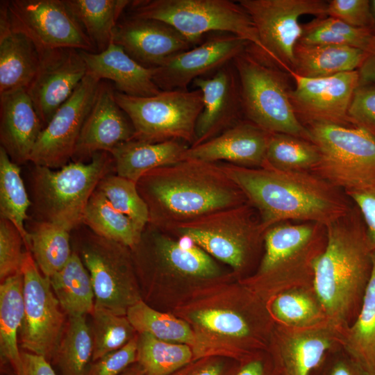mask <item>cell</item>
Wrapping results in <instances>:
<instances>
[{
	"mask_svg": "<svg viewBox=\"0 0 375 375\" xmlns=\"http://www.w3.org/2000/svg\"><path fill=\"white\" fill-rule=\"evenodd\" d=\"M24 317L19 333L22 350L51 362L64 333L66 314L51 285L26 249L22 267Z\"/></svg>",
	"mask_w": 375,
	"mask_h": 375,
	"instance_id": "14",
	"label": "cell"
},
{
	"mask_svg": "<svg viewBox=\"0 0 375 375\" xmlns=\"http://www.w3.org/2000/svg\"><path fill=\"white\" fill-rule=\"evenodd\" d=\"M194 360L192 349L164 341L147 333H138L137 362L145 375H170Z\"/></svg>",
	"mask_w": 375,
	"mask_h": 375,
	"instance_id": "41",
	"label": "cell"
},
{
	"mask_svg": "<svg viewBox=\"0 0 375 375\" xmlns=\"http://www.w3.org/2000/svg\"><path fill=\"white\" fill-rule=\"evenodd\" d=\"M249 44L231 33L215 35L155 68L154 82L162 91L188 90L196 78L213 74L231 62Z\"/></svg>",
	"mask_w": 375,
	"mask_h": 375,
	"instance_id": "21",
	"label": "cell"
},
{
	"mask_svg": "<svg viewBox=\"0 0 375 375\" xmlns=\"http://www.w3.org/2000/svg\"><path fill=\"white\" fill-rule=\"evenodd\" d=\"M92 43L101 52L112 43L114 30L131 1L65 0Z\"/></svg>",
	"mask_w": 375,
	"mask_h": 375,
	"instance_id": "35",
	"label": "cell"
},
{
	"mask_svg": "<svg viewBox=\"0 0 375 375\" xmlns=\"http://www.w3.org/2000/svg\"><path fill=\"white\" fill-rule=\"evenodd\" d=\"M11 28L28 38L40 55L62 48L96 52L65 0L1 1Z\"/></svg>",
	"mask_w": 375,
	"mask_h": 375,
	"instance_id": "15",
	"label": "cell"
},
{
	"mask_svg": "<svg viewBox=\"0 0 375 375\" xmlns=\"http://www.w3.org/2000/svg\"><path fill=\"white\" fill-rule=\"evenodd\" d=\"M84 227L76 228L74 251L90 273L94 306L126 315L142 299L131 248Z\"/></svg>",
	"mask_w": 375,
	"mask_h": 375,
	"instance_id": "11",
	"label": "cell"
},
{
	"mask_svg": "<svg viewBox=\"0 0 375 375\" xmlns=\"http://www.w3.org/2000/svg\"><path fill=\"white\" fill-rule=\"evenodd\" d=\"M327 242L326 226L285 222L268 228L255 272L238 279L267 303L285 291L312 287L314 266Z\"/></svg>",
	"mask_w": 375,
	"mask_h": 375,
	"instance_id": "6",
	"label": "cell"
},
{
	"mask_svg": "<svg viewBox=\"0 0 375 375\" xmlns=\"http://www.w3.org/2000/svg\"><path fill=\"white\" fill-rule=\"evenodd\" d=\"M93 340L85 316L68 317L53 358L60 375H85L92 360Z\"/></svg>",
	"mask_w": 375,
	"mask_h": 375,
	"instance_id": "40",
	"label": "cell"
},
{
	"mask_svg": "<svg viewBox=\"0 0 375 375\" xmlns=\"http://www.w3.org/2000/svg\"><path fill=\"white\" fill-rule=\"evenodd\" d=\"M83 224L95 234L131 249L138 243L144 228L115 208L97 188L87 204Z\"/></svg>",
	"mask_w": 375,
	"mask_h": 375,
	"instance_id": "36",
	"label": "cell"
},
{
	"mask_svg": "<svg viewBox=\"0 0 375 375\" xmlns=\"http://www.w3.org/2000/svg\"><path fill=\"white\" fill-rule=\"evenodd\" d=\"M343 336L328 321L306 328L276 323L268 351L280 375H311L329 354L342 349Z\"/></svg>",
	"mask_w": 375,
	"mask_h": 375,
	"instance_id": "19",
	"label": "cell"
},
{
	"mask_svg": "<svg viewBox=\"0 0 375 375\" xmlns=\"http://www.w3.org/2000/svg\"><path fill=\"white\" fill-rule=\"evenodd\" d=\"M358 208L365 224L369 245L375 249V181L345 192Z\"/></svg>",
	"mask_w": 375,
	"mask_h": 375,
	"instance_id": "50",
	"label": "cell"
},
{
	"mask_svg": "<svg viewBox=\"0 0 375 375\" xmlns=\"http://www.w3.org/2000/svg\"><path fill=\"white\" fill-rule=\"evenodd\" d=\"M327 16L338 19L351 26L369 29L374 32V20L368 0L328 1Z\"/></svg>",
	"mask_w": 375,
	"mask_h": 375,
	"instance_id": "48",
	"label": "cell"
},
{
	"mask_svg": "<svg viewBox=\"0 0 375 375\" xmlns=\"http://www.w3.org/2000/svg\"><path fill=\"white\" fill-rule=\"evenodd\" d=\"M131 250L142 300L159 310L170 311L199 290L238 280L189 240L149 224Z\"/></svg>",
	"mask_w": 375,
	"mask_h": 375,
	"instance_id": "2",
	"label": "cell"
},
{
	"mask_svg": "<svg viewBox=\"0 0 375 375\" xmlns=\"http://www.w3.org/2000/svg\"><path fill=\"white\" fill-rule=\"evenodd\" d=\"M24 239L9 220L0 218V281L22 272L26 254Z\"/></svg>",
	"mask_w": 375,
	"mask_h": 375,
	"instance_id": "46",
	"label": "cell"
},
{
	"mask_svg": "<svg viewBox=\"0 0 375 375\" xmlns=\"http://www.w3.org/2000/svg\"><path fill=\"white\" fill-rule=\"evenodd\" d=\"M101 81L87 73L72 96L44 127L32 150L29 162L53 169L69 162Z\"/></svg>",
	"mask_w": 375,
	"mask_h": 375,
	"instance_id": "17",
	"label": "cell"
},
{
	"mask_svg": "<svg viewBox=\"0 0 375 375\" xmlns=\"http://www.w3.org/2000/svg\"><path fill=\"white\" fill-rule=\"evenodd\" d=\"M219 163L256 210L265 231L290 221L326 226L353 207L343 190L311 172L283 171L267 165L249 168Z\"/></svg>",
	"mask_w": 375,
	"mask_h": 375,
	"instance_id": "3",
	"label": "cell"
},
{
	"mask_svg": "<svg viewBox=\"0 0 375 375\" xmlns=\"http://www.w3.org/2000/svg\"><path fill=\"white\" fill-rule=\"evenodd\" d=\"M348 116L352 126L363 128L375 136V83L358 85Z\"/></svg>",
	"mask_w": 375,
	"mask_h": 375,
	"instance_id": "47",
	"label": "cell"
},
{
	"mask_svg": "<svg viewBox=\"0 0 375 375\" xmlns=\"http://www.w3.org/2000/svg\"><path fill=\"white\" fill-rule=\"evenodd\" d=\"M371 12L374 20V33H375V0L369 1Z\"/></svg>",
	"mask_w": 375,
	"mask_h": 375,
	"instance_id": "57",
	"label": "cell"
},
{
	"mask_svg": "<svg viewBox=\"0 0 375 375\" xmlns=\"http://www.w3.org/2000/svg\"><path fill=\"white\" fill-rule=\"evenodd\" d=\"M24 317L23 275L22 272L0 284L1 374L16 375L22 359L19 333Z\"/></svg>",
	"mask_w": 375,
	"mask_h": 375,
	"instance_id": "30",
	"label": "cell"
},
{
	"mask_svg": "<svg viewBox=\"0 0 375 375\" xmlns=\"http://www.w3.org/2000/svg\"><path fill=\"white\" fill-rule=\"evenodd\" d=\"M367 54L362 50L347 46L308 44L298 42L294 47L292 73L315 78L358 70Z\"/></svg>",
	"mask_w": 375,
	"mask_h": 375,
	"instance_id": "31",
	"label": "cell"
},
{
	"mask_svg": "<svg viewBox=\"0 0 375 375\" xmlns=\"http://www.w3.org/2000/svg\"><path fill=\"white\" fill-rule=\"evenodd\" d=\"M40 55L33 42L13 31L3 3L0 6V94L25 89L36 75Z\"/></svg>",
	"mask_w": 375,
	"mask_h": 375,
	"instance_id": "28",
	"label": "cell"
},
{
	"mask_svg": "<svg viewBox=\"0 0 375 375\" xmlns=\"http://www.w3.org/2000/svg\"><path fill=\"white\" fill-rule=\"evenodd\" d=\"M189 147L181 140L151 143L131 140L119 144L109 153L116 174L137 183L151 170L181 161Z\"/></svg>",
	"mask_w": 375,
	"mask_h": 375,
	"instance_id": "29",
	"label": "cell"
},
{
	"mask_svg": "<svg viewBox=\"0 0 375 375\" xmlns=\"http://www.w3.org/2000/svg\"><path fill=\"white\" fill-rule=\"evenodd\" d=\"M192 83L202 92L203 108L190 147L219 135L242 121L244 115L240 81L233 61L211 76L197 78Z\"/></svg>",
	"mask_w": 375,
	"mask_h": 375,
	"instance_id": "23",
	"label": "cell"
},
{
	"mask_svg": "<svg viewBox=\"0 0 375 375\" xmlns=\"http://www.w3.org/2000/svg\"><path fill=\"white\" fill-rule=\"evenodd\" d=\"M90 324L93 340L92 360L116 351L138 334L126 315H119L94 306Z\"/></svg>",
	"mask_w": 375,
	"mask_h": 375,
	"instance_id": "44",
	"label": "cell"
},
{
	"mask_svg": "<svg viewBox=\"0 0 375 375\" xmlns=\"http://www.w3.org/2000/svg\"><path fill=\"white\" fill-rule=\"evenodd\" d=\"M269 134L251 122L242 120L215 138L189 147L182 160L222 162L244 167H262L266 160Z\"/></svg>",
	"mask_w": 375,
	"mask_h": 375,
	"instance_id": "25",
	"label": "cell"
},
{
	"mask_svg": "<svg viewBox=\"0 0 375 375\" xmlns=\"http://www.w3.org/2000/svg\"><path fill=\"white\" fill-rule=\"evenodd\" d=\"M359 84L375 83V47L358 69Z\"/></svg>",
	"mask_w": 375,
	"mask_h": 375,
	"instance_id": "55",
	"label": "cell"
},
{
	"mask_svg": "<svg viewBox=\"0 0 375 375\" xmlns=\"http://www.w3.org/2000/svg\"><path fill=\"white\" fill-rule=\"evenodd\" d=\"M163 231L189 240L228 267L238 280L255 272L263 253L265 231L247 202Z\"/></svg>",
	"mask_w": 375,
	"mask_h": 375,
	"instance_id": "7",
	"label": "cell"
},
{
	"mask_svg": "<svg viewBox=\"0 0 375 375\" xmlns=\"http://www.w3.org/2000/svg\"><path fill=\"white\" fill-rule=\"evenodd\" d=\"M44 125L25 89L0 94V142L20 165L29 161Z\"/></svg>",
	"mask_w": 375,
	"mask_h": 375,
	"instance_id": "26",
	"label": "cell"
},
{
	"mask_svg": "<svg viewBox=\"0 0 375 375\" xmlns=\"http://www.w3.org/2000/svg\"><path fill=\"white\" fill-rule=\"evenodd\" d=\"M372 270L359 313L344 332L342 350L369 375H375V249Z\"/></svg>",
	"mask_w": 375,
	"mask_h": 375,
	"instance_id": "34",
	"label": "cell"
},
{
	"mask_svg": "<svg viewBox=\"0 0 375 375\" xmlns=\"http://www.w3.org/2000/svg\"><path fill=\"white\" fill-rule=\"evenodd\" d=\"M240 362L219 356L196 359L170 375H235Z\"/></svg>",
	"mask_w": 375,
	"mask_h": 375,
	"instance_id": "51",
	"label": "cell"
},
{
	"mask_svg": "<svg viewBox=\"0 0 375 375\" xmlns=\"http://www.w3.org/2000/svg\"><path fill=\"white\" fill-rule=\"evenodd\" d=\"M267 304L276 323L288 327L306 328L328 321L312 287L285 291Z\"/></svg>",
	"mask_w": 375,
	"mask_h": 375,
	"instance_id": "39",
	"label": "cell"
},
{
	"mask_svg": "<svg viewBox=\"0 0 375 375\" xmlns=\"http://www.w3.org/2000/svg\"><path fill=\"white\" fill-rule=\"evenodd\" d=\"M319 160L313 142L285 133L269 134L265 165L283 171L311 172Z\"/></svg>",
	"mask_w": 375,
	"mask_h": 375,
	"instance_id": "43",
	"label": "cell"
},
{
	"mask_svg": "<svg viewBox=\"0 0 375 375\" xmlns=\"http://www.w3.org/2000/svg\"><path fill=\"white\" fill-rule=\"evenodd\" d=\"M87 73L81 50L62 48L40 54L38 72L26 90L44 126Z\"/></svg>",
	"mask_w": 375,
	"mask_h": 375,
	"instance_id": "20",
	"label": "cell"
},
{
	"mask_svg": "<svg viewBox=\"0 0 375 375\" xmlns=\"http://www.w3.org/2000/svg\"><path fill=\"white\" fill-rule=\"evenodd\" d=\"M126 317L138 333H147L155 338L190 346L194 360L201 357L202 344L193 328L170 312L153 308L142 299L130 307Z\"/></svg>",
	"mask_w": 375,
	"mask_h": 375,
	"instance_id": "32",
	"label": "cell"
},
{
	"mask_svg": "<svg viewBox=\"0 0 375 375\" xmlns=\"http://www.w3.org/2000/svg\"><path fill=\"white\" fill-rule=\"evenodd\" d=\"M251 17L266 56L289 74L294 69V51L302 34L301 16H327L323 0H240Z\"/></svg>",
	"mask_w": 375,
	"mask_h": 375,
	"instance_id": "16",
	"label": "cell"
},
{
	"mask_svg": "<svg viewBox=\"0 0 375 375\" xmlns=\"http://www.w3.org/2000/svg\"><path fill=\"white\" fill-rule=\"evenodd\" d=\"M115 171L111 153L101 151L88 162L72 161L53 169L34 165L31 172V206L35 220L69 231L83 224L84 212L99 183Z\"/></svg>",
	"mask_w": 375,
	"mask_h": 375,
	"instance_id": "8",
	"label": "cell"
},
{
	"mask_svg": "<svg viewBox=\"0 0 375 375\" xmlns=\"http://www.w3.org/2000/svg\"><path fill=\"white\" fill-rule=\"evenodd\" d=\"M1 375H6V374H1Z\"/></svg>",
	"mask_w": 375,
	"mask_h": 375,
	"instance_id": "58",
	"label": "cell"
},
{
	"mask_svg": "<svg viewBox=\"0 0 375 375\" xmlns=\"http://www.w3.org/2000/svg\"><path fill=\"white\" fill-rule=\"evenodd\" d=\"M127 15L161 21L197 44L208 32L238 36L265 55L255 24L245 9L229 0H134Z\"/></svg>",
	"mask_w": 375,
	"mask_h": 375,
	"instance_id": "10",
	"label": "cell"
},
{
	"mask_svg": "<svg viewBox=\"0 0 375 375\" xmlns=\"http://www.w3.org/2000/svg\"><path fill=\"white\" fill-rule=\"evenodd\" d=\"M115 98L133 124V140L151 143L181 140L190 147L194 144L197 122L203 108L199 89L161 91L147 97L115 90Z\"/></svg>",
	"mask_w": 375,
	"mask_h": 375,
	"instance_id": "12",
	"label": "cell"
},
{
	"mask_svg": "<svg viewBox=\"0 0 375 375\" xmlns=\"http://www.w3.org/2000/svg\"><path fill=\"white\" fill-rule=\"evenodd\" d=\"M22 367L16 375H57L44 357L21 350Z\"/></svg>",
	"mask_w": 375,
	"mask_h": 375,
	"instance_id": "54",
	"label": "cell"
},
{
	"mask_svg": "<svg viewBox=\"0 0 375 375\" xmlns=\"http://www.w3.org/2000/svg\"><path fill=\"white\" fill-rule=\"evenodd\" d=\"M112 42L142 65L156 68L174 56L194 47L168 24L127 15L117 23Z\"/></svg>",
	"mask_w": 375,
	"mask_h": 375,
	"instance_id": "22",
	"label": "cell"
},
{
	"mask_svg": "<svg viewBox=\"0 0 375 375\" xmlns=\"http://www.w3.org/2000/svg\"><path fill=\"white\" fill-rule=\"evenodd\" d=\"M49 280L68 317L92 314L95 303L93 285L88 270L76 251L73 250L67 264Z\"/></svg>",
	"mask_w": 375,
	"mask_h": 375,
	"instance_id": "33",
	"label": "cell"
},
{
	"mask_svg": "<svg viewBox=\"0 0 375 375\" xmlns=\"http://www.w3.org/2000/svg\"><path fill=\"white\" fill-rule=\"evenodd\" d=\"M319 160L311 172L344 192L375 181V136L356 126L307 127Z\"/></svg>",
	"mask_w": 375,
	"mask_h": 375,
	"instance_id": "13",
	"label": "cell"
},
{
	"mask_svg": "<svg viewBox=\"0 0 375 375\" xmlns=\"http://www.w3.org/2000/svg\"><path fill=\"white\" fill-rule=\"evenodd\" d=\"M137 344L138 334L122 348L92 361L85 375H119L137 361Z\"/></svg>",
	"mask_w": 375,
	"mask_h": 375,
	"instance_id": "49",
	"label": "cell"
},
{
	"mask_svg": "<svg viewBox=\"0 0 375 375\" xmlns=\"http://www.w3.org/2000/svg\"><path fill=\"white\" fill-rule=\"evenodd\" d=\"M167 312L193 328L202 344L201 358L241 362L268 351L276 326L268 304L239 280L199 290Z\"/></svg>",
	"mask_w": 375,
	"mask_h": 375,
	"instance_id": "1",
	"label": "cell"
},
{
	"mask_svg": "<svg viewBox=\"0 0 375 375\" xmlns=\"http://www.w3.org/2000/svg\"><path fill=\"white\" fill-rule=\"evenodd\" d=\"M27 228L30 251L41 272L49 278L67 264L72 255L71 231L56 224L35 219Z\"/></svg>",
	"mask_w": 375,
	"mask_h": 375,
	"instance_id": "37",
	"label": "cell"
},
{
	"mask_svg": "<svg viewBox=\"0 0 375 375\" xmlns=\"http://www.w3.org/2000/svg\"><path fill=\"white\" fill-rule=\"evenodd\" d=\"M235 375H280L269 351L241 362Z\"/></svg>",
	"mask_w": 375,
	"mask_h": 375,
	"instance_id": "53",
	"label": "cell"
},
{
	"mask_svg": "<svg viewBox=\"0 0 375 375\" xmlns=\"http://www.w3.org/2000/svg\"><path fill=\"white\" fill-rule=\"evenodd\" d=\"M233 64L247 120L268 133L289 134L311 142L308 129L293 110L285 71L251 44Z\"/></svg>",
	"mask_w": 375,
	"mask_h": 375,
	"instance_id": "9",
	"label": "cell"
},
{
	"mask_svg": "<svg viewBox=\"0 0 375 375\" xmlns=\"http://www.w3.org/2000/svg\"><path fill=\"white\" fill-rule=\"evenodd\" d=\"M299 42L308 44H333L359 49L369 53L375 47V33L351 26L331 17H316L302 25Z\"/></svg>",
	"mask_w": 375,
	"mask_h": 375,
	"instance_id": "42",
	"label": "cell"
},
{
	"mask_svg": "<svg viewBox=\"0 0 375 375\" xmlns=\"http://www.w3.org/2000/svg\"><path fill=\"white\" fill-rule=\"evenodd\" d=\"M88 73L114 83L115 90L133 97H147L162 90L153 80L155 68L142 65L113 42L101 52L81 51Z\"/></svg>",
	"mask_w": 375,
	"mask_h": 375,
	"instance_id": "27",
	"label": "cell"
},
{
	"mask_svg": "<svg viewBox=\"0 0 375 375\" xmlns=\"http://www.w3.org/2000/svg\"><path fill=\"white\" fill-rule=\"evenodd\" d=\"M119 375H145L142 367L137 362L126 368Z\"/></svg>",
	"mask_w": 375,
	"mask_h": 375,
	"instance_id": "56",
	"label": "cell"
},
{
	"mask_svg": "<svg viewBox=\"0 0 375 375\" xmlns=\"http://www.w3.org/2000/svg\"><path fill=\"white\" fill-rule=\"evenodd\" d=\"M112 206L126 215L142 228L149 221L147 206L140 194L137 183L110 174L103 178L97 188Z\"/></svg>",
	"mask_w": 375,
	"mask_h": 375,
	"instance_id": "45",
	"label": "cell"
},
{
	"mask_svg": "<svg viewBox=\"0 0 375 375\" xmlns=\"http://www.w3.org/2000/svg\"><path fill=\"white\" fill-rule=\"evenodd\" d=\"M295 87L290 99L296 116L306 128L315 124L352 126L348 116L351 101L359 85L358 70L328 77L306 78L290 74Z\"/></svg>",
	"mask_w": 375,
	"mask_h": 375,
	"instance_id": "18",
	"label": "cell"
},
{
	"mask_svg": "<svg viewBox=\"0 0 375 375\" xmlns=\"http://www.w3.org/2000/svg\"><path fill=\"white\" fill-rule=\"evenodd\" d=\"M31 204L19 165L12 161L4 149L0 147V218L9 220L17 228L28 251L30 236L25 224Z\"/></svg>",
	"mask_w": 375,
	"mask_h": 375,
	"instance_id": "38",
	"label": "cell"
},
{
	"mask_svg": "<svg viewBox=\"0 0 375 375\" xmlns=\"http://www.w3.org/2000/svg\"><path fill=\"white\" fill-rule=\"evenodd\" d=\"M114 88L101 81L81 131L72 161L88 162L94 154L110 152L120 143L134 138L133 124L115 98Z\"/></svg>",
	"mask_w": 375,
	"mask_h": 375,
	"instance_id": "24",
	"label": "cell"
},
{
	"mask_svg": "<svg viewBox=\"0 0 375 375\" xmlns=\"http://www.w3.org/2000/svg\"><path fill=\"white\" fill-rule=\"evenodd\" d=\"M327 242L314 266L313 290L327 319L344 331L360 310L372 270V249L355 206L326 226Z\"/></svg>",
	"mask_w": 375,
	"mask_h": 375,
	"instance_id": "5",
	"label": "cell"
},
{
	"mask_svg": "<svg viewBox=\"0 0 375 375\" xmlns=\"http://www.w3.org/2000/svg\"><path fill=\"white\" fill-rule=\"evenodd\" d=\"M137 188L147 206L149 224L162 230L247 202L219 162L197 160L151 170Z\"/></svg>",
	"mask_w": 375,
	"mask_h": 375,
	"instance_id": "4",
	"label": "cell"
},
{
	"mask_svg": "<svg viewBox=\"0 0 375 375\" xmlns=\"http://www.w3.org/2000/svg\"><path fill=\"white\" fill-rule=\"evenodd\" d=\"M311 375H369L342 349L329 354Z\"/></svg>",
	"mask_w": 375,
	"mask_h": 375,
	"instance_id": "52",
	"label": "cell"
}]
</instances>
